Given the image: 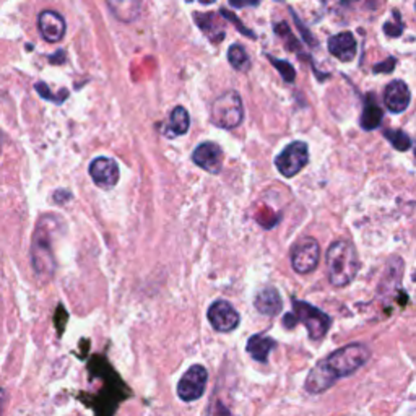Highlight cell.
<instances>
[{
    "mask_svg": "<svg viewBox=\"0 0 416 416\" xmlns=\"http://www.w3.org/2000/svg\"><path fill=\"white\" fill-rule=\"evenodd\" d=\"M369 356L371 351L363 343H351L338 348L309 372L306 379V391L309 393L326 392L338 379L355 374L367 363Z\"/></svg>",
    "mask_w": 416,
    "mask_h": 416,
    "instance_id": "obj_1",
    "label": "cell"
},
{
    "mask_svg": "<svg viewBox=\"0 0 416 416\" xmlns=\"http://www.w3.org/2000/svg\"><path fill=\"white\" fill-rule=\"evenodd\" d=\"M328 282L337 288L351 283L358 273L359 257L350 241H335L327 251Z\"/></svg>",
    "mask_w": 416,
    "mask_h": 416,
    "instance_id": "obj_2",
    "label": "cell"
},
{
    "mask_svg": "<svg viewBox=\"0 0 416 416\" xmlns=\"http://www.w3.org/2000/svg\"><path fill=\"white\" fill-rule=\"evenodd\" d=\"M52 230L51 221L41 218L40 223L36 225L33 233V241H31V263L37 277L42 282H49L56 272V258L52 252Z\"/></svg>",
    "mask_w": 416,
    "mask_h": 416,
    "instance_id": "obj_3",
    "label": "cell"
},
{
    "mask_svg": "<svg viewBox=\"0 0 416 416\" xmlns=\"http://www.w3.org/2000/svg\"><path fill=\"white\" fill-rule=\"evenodd\" d=\"M210 119L215 126L226 131H233L237 126H241L244 119V106H242L241 95L237 91H226L217 100L213 101Z\"/></svg>",
    "mask_w": 416,
    "mask_h": 416,
    "instance_id": "obj_4",
    "label": "cell"
},
{
    "mask_svg": "<svg viewBox=\"0 0 416 416\" xmlns=\"http://www.w3.org/2000/svg\"><path fill=\"white\" fill-rule=\"evenodd\" d=\"M293 317L296 322H301L306 327L309 338L312 340H321L326 337L332 323L331 317L326 312L317 309L309 302L299 299H293Z\"/></svg>",
    "mask_w": 416,
    "mask_h": 416,
    "instance_id": "obj_5",
    "label": "cell"
},
{
    "mask_svg": "<svg viewBox=\"0 0 416 416\" xmlns=\"http://www.w3.org/2000/svg\"><path fill=\"white\" fill-rule=\"evenodd\" d=\"M321 258V246L311 236L301 237L291 247V267L296 273L306 275L314 272Z\"/></svg>",
    "mask_w": 416,
    "mask_h": 416,
    "instance_id": "obj_6",
    "label": "cell"
},
{
    "mask_svg": "<svg viewBox=\"0 0 416 416\" xmlns=\"http://www.w3.org/2000/svg\"><path fill=\"white\" fill-rule=\"evenodd\" d=\"M208 382V371L202 364H194L177 382V396L182 402H196L203 396Z\"/></svg>",
    "mask_w": 416,
    "mask_h": 416,
    "instance_id": "obj_7",
    "label": "cell"
},
{
    "mask_svg": "<svg viewBox=\"0 0 416 416\" xmlns=\"http://www.w3.org/2000/svg\"><path fill=\"white\" fill-rule=\"evenodd\" d=\"M309 163V148L304 142H293L286 147L277 158L275 166L285 177H293Z\"/></svg>",
    "mask_w": 416,
    "mask_h": 416,
    "instance_id": "obj_8",
    "label": "cell"
},
{
    "mask_svg": "<svg viewBox=\"0 0 416 416\" xmlns=\"http://www.w3.org/2000/svg\"><path fill=\"white\" fill-rule=\"evenodd\" d=\"M208 321L212 323V327L217 332H231L239 326V312L234 309V306L231 302L225 299L215 301L212 306L208 307Z\"/></svg>",
    "mask_w": 416,
    "mask_h": 416,
    "instance_id": "obj_9",
    "label": "cell"
},
{
    "mask_svg": "<svg viewBox=\"0 0 416 416\" xmlns=\"http://www.w3.org/2000/svg\"><path fill=\"white\" fill-rule=\"evenodd\" d=\"M90 176L98 187L112 189L119 181V166L116 160L107 158V156L93 160L90 165Z\"/></svg>",
    "mask_w": 416,
    "mask_h": 416,
    "instance_id": "obj_10",
    "label": "cell"
},
{
    "mask_svg": "<svg viewBox=\"0 0 416 416\" xmlns=\"http://www.w3.org/2000/svg\"><path fill=\"white\" fill-rule=\"evenodd\" d=\"M192 161L202 170L218 174L223 166V150L213 142H203L194 151Z\"/></svg>",
    "mask_w": 416,
    "mask_h": 416,
    "instance_id": "obj_11",
    "label": "cell"
},
{
    "mask_svg": "<svg viewBox=\"0 0 416 416\" xmlns=\"http://www.w3.org/2000/svg\"><path fill=\"white\" fill-rule=\"evenodd\" d=\"M410 101H412V93H410L408 85L402 80H393L387 85L386 93H384V105L393 114H400L407 109Z\"/></svg>",
    "mask_w": 416,
    "mask_h": 416,
    "instance_id": "obj_12",
    "label": "cell"
},
{
    "mask_svg": "<svg viewBox=\"0 0 416 416\" xmlns=\"http://www.w3.org/2000/svg\"><path fill=\"white\" fill-rule=\"evenodd\" d=\"M37 26H40V33L47 42H59L66 35L67 25L62 15L52 10H44L37 18Z\"/></svg>",
    "mask_w": 416,
    "mask_h": 416,
    "instance_id": "obj_13",
    "label": "cell"
},
{
    "mask_svg": "<svg viewBox=\"0 0 416 416\" xmlns=\"http://www.w3.org/2000/svg\"><path fill=\"white\" fill-rule=\"evenodd\" d=\"M254 306H256V309L261 314L268 317L278 316L283 311L282 296H280L278 290L273 288V286H266V288L258 291L256 295V299H254Z\"/></svg>",
    "mask_w": 416,
    "mask_h": 416,
    "instance_id": "obj_14",
    "label": "cell"
},
{
    "mask_svg": "<svg viewBox=\"0 0 416 416\" xmlns=\"http://www.w3.org/2000/svg\"><path fill=\"white\" fill-rule=\"evenodd\" d=\"M356 47L358 44H356L355 36L350 31H343V33L335 35L328 40V51L342 62L353 61L356 56Z\"/></svg>",
    "mask_w": 416,
    "mask_h": 416,
    "instance_id": "obj_15",
    "label": "cell"
},
{
    "mask_svg": "<svg viewBox=\"0 0 416 416\" xmlns=\"http://www.w3.org/2000/svg\"><path fill=\"white\" fill-rule=\"evenodd\" d=\"M275 347H277V342L267 335H252L246 345V350L258 363H267L268 355Z\"/></svg>",
    "mask_w": 416,
    "mask_h": 416,
    "instance_id": "obj_16",
    "label": "cell"
},
{
    "mask_svg": "<svg viewBox=\"0 0 416 416\" xmlns=\"http://www.w3.org/2000/svg\"><path fill=\"white\" fill-rule=\"evenodd\" d=\"M196 18L197 25L200 26V30L203 31L212 41H223L225 37V30L223 26L220 25L218 17L215 13H196L194 15Z\"/></svg>",
    "mask_w": 416,
    "mask_h": 416,
    "instance_id": "obj_17",
    "label": "cell"
},
{
    "mask_svg": "<svg viewBox=\"0 0 416 416\" xmlns=\"http://www.w3.org/2000/svg\"><path fill=\"white\" fill-rule=\"evenodd\" d=\"M382 117L384 112L374 101V95H367L363 114H361V127H363L364 131H374L376 127L381 126Z\"/></svg>",
    "mask_w": 416,
    "mask_h": 416,
    "instance_id": "obj_18",
    "label": "cell"
},
{
    "mask_svg": "<svg viewBox=\"0 0 416 416\" xmlns=\"http://www.w3.org/2000/svg\"><path fill=\"white\" fill-rule=\"evenodd\" d=\"M189 127H191V117H189L187 109L182 106H176L170 116L166 135H170V137H179V135L187 133Z\"/></svg>",
    "mask_w": 416,
    "mask_h": 416,
    "instance_id": "obj_19",
    "label": "cell"
},
{
    "mask_svg": "<svg viewBox=\"0 0 416 416\" xmlns=\"http://www.w3.org/2000/svg\"><path fill=\"white\" fill-rule=\"evenodd\" d=\"M116 17L122 21H132L140 12V0H107Z\"/></svg>",
    "mask_w": 416,
    "mask_h": 416,
    "instance_id": "obj_20",
    "label": "cell"
},
{
    "mask_svg": "<svg viewBox=\"0 0 416 416\" xmlns=\"http://www.w3.org/2000/svg\"><path fill=\"white\" fill-rule=\"evenodd\" d=\"M228 61L231 67L239 70V72H246L251 67V59L244 51V47L239 44H233L228 49Z\"/></svg>",
    "mask_w": 416,
    "mask_h": 416,
    "instance_id": "obj_21",
    "label": "cell"
},
{
    "mask_svg": "<svg viewBox=\"0 0 416 416\" xmlns=\"http://www.w3.org/2000/svg\"><path fill=\"white\" fill-rule=\"evenodd\" d=\"M384 137L393 145V148L400 151H407L412 148V138L403 131H384Z\"/></svg>",
    "mask_w": 416,
    "mask_h": 416,
    "instance_id": "obj_22",
    "label": "cell"
},
{
    "mask_svg": "<svg viewBox=\"0 0 416 416\" xmlns=\"http://www.w3.org/2000/svg\"><path fill=\"white\" fill-rule=\"evenodd\" d=\"M268 59H270V62L273 64L275 67H277V70L280 73H282V77H283V80L285 82H295V78H296V70H295V67L291 66L290 62H286V61H280V59H275V57H270L268 56Z\"/></svg>",
    "mask_w": 416,
    "mask_h": 416,
    "instance_id": "obj_23",
    "label": "cell"
},
{
    "mask_svg": "<svg viewBox=\"0 0 416 416\" xmlns=\"http://www.w3.org/2000/svg\"><path fill=\"white\" fill-rule=\"evenodd\" d=\"M36 90H37V93H40L42 98L44 100H49V101H54V102H57V105H61V102L66 100V98H59V96H52L51 93H49V88H47V85L46 83H36Z\"/></svg>",
    "mask_w": 416,
    "mask_h": 416,
    "instance_id": "obj_24",
    "label": "cell"
},
{
    "mask_svg": "<svg viewBox=\"0 0 416 416\" xmlns=\"http://www.w3.org/2000/svg\"><path fill=\"white\" fill-rule=\"evenodd\" d=\"M393 66H396V59L393 57H391V59H387L386 62H382V64H377V66L374 67V72H384V73H387V72H392L393 70Z\"/></svg>",
    "mask_w": 416,
    "mask_h": 416,
    "instance_id": "obj_25",
    "label": "cell"
},
{
    "mask_svg": "<svg viewBox=\"0 0 416 416\" xmlns=\"http://www.w3.org/2000/svg\"><path fill=\"white\" fill-rule=\"evenodd\" d=\"M257 2L258 0H230V4L234 5V7H246V5H252Z\"/></svg>",
    "mask_w": 416,
    "mask_h": 416,
    "instance_id": "obj_26",
    "label": "cell"
},
{
    "mask_svg": "<svg viewBox=\"0 0 416 416\" xmlns=\"http://www.w3.org/2000/svg\"><path fill=\"white\" fill-rule=\"evenodd\" d=\"M5 402H7V392L4 391L2 387H0V413L4 412V407H5Z\"/></svg>",
    "mask_w": 416,
    "mask_h": 416,
    "instance_id": "obj_27",
    "label": "cell"
},
{
    "mask_svg": "<svg viewBox=\"0 0 416 416\" xmlns=\"http://www.w3.org/2000/svg\"><path fill=\"white\" fill-rule=\"evenodd\" d=\"M187 2H198V4H203V5H210V4L217 2V0H187Z\"/></svg>",
    "mask_w": 416,
    "mask_h": 416,
    "instance_id": "obj_28",
    "label": "cell"
},
{
    "mask_svg": "<svg viewBox=\"0 0 416 416\" xmlns=\"http://www.w3.org/2000/svg\"><path fill=\"white\" fill-rule=\"evenodd\" d=\"M0 151H2V132H0Z\"/></svg>",
    "mask_w": 416,
    "mask_h": 416,
    "instance_id": "obj_29",
    "label": "cell"
},
{
    "mask_svg": "<svg viewBox=\"0 0 416 416\" xmlns=\"http://www.w3.org/2000/svg\"><path fill=\"white\" fill-rule=\"evenodd\" d=\"M343 2H347V4H351V2H356V0H343Z\"/></svg>",
    "mask_w": 416,
    "mask_h": 416,
    "instance_id": "obj_30",
    "label": "cell"
}]
</instances>
